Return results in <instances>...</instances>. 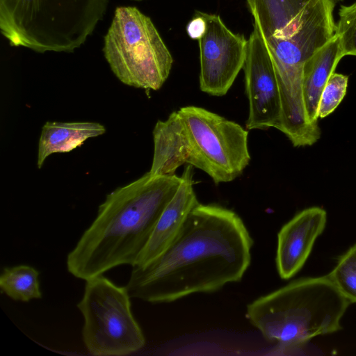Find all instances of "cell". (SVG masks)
<instances>
[{
  "instance_id": "cell-1",
  "label": "cell",
  "mask_w": 356,
  "mask_h": 356,
  "mask_svg": "<svg viewBox=\"0 0 356 356\" xmlns=\"http://www.w3.org/2000/svg\"><path fill=\"white\" fill-rule=\"evenodd\" d=\"M253 243L237 213L199 202L170 247L145 266H134L125 286L131 298L151 303L215 292L242 280Z\"/></svg>"
},
{
  "instance_id": "cell-2",
  "label": "cell",
  "mask_w": 356,
  "mask_h": 356,
  "mask_svg": "<svg viewBox=\"0 0 356 356\" xmlns=\"http://www.w3.org/2000/svg\"><path fill=\"white\" fill-rule=\"evenodd\" d=\"M273 61L280 89V131L292 143L312 138L302 92L307 60L334 35L333 0H246Z\"/></svg>"
},
{
  "instance_id": "cell-3",
  "label": "cell",
  "mask_w": 356,
  "mask_h": 356,
  "mask_svg": "<svg viewBox=\"0 0 356 356\" xmlns=\"http://www.w3.org/2000/svg\"><path fill=\"white\" fill-rule=\"evenodd\" d=\"M181 177L149 172L107 195L67 257V268L87 280L120 265H136Z\"/></svg>"
},
{
  "instance_id": "cell-4",
  "label": "cell",
  "mask_w": 356,
  "mask_h": 356,
  "mask_svg": "<svg viewBox=\"0 0 356 356\" xmlns=\"http://www.w3.org/2000/svg\"><path fill=\"white\" fill-rule=\"evenodd\" d=\"M350 302L328 274L302 277L248 304L246 317L266 341L283 349L341 328Z\"/></svg>"
},
{
  "instance_id": "cell-5",
  "label": "cell",
  "mask_w": 356,
  "mask_h": 356,
  "mask_svg": "<svg viewBox=\"0 0 356 356\" xmlns=\"http://www.w3.org/2000/svg\"><path fill=\"white\" fill-rule=\"evenodd\" d=\"M109 0H0V29L12 47L71 53L91 35Z\"/></svg>"
},
{
  "instance_id": "cell-6",
  "label": "cell",
  "mask_w": 356,
  "mask_h": 356,
  "mask_svg": "<svg viewBox=\"0 0 356 356\" xmlns=\"http://www.w3.org/2000/svg\"><path fill=\"white\" fill-rule=\"evenodd\" d=\"M103 52L112 72L125 85L157 90L167 80L172 56L151 19L134 6L115 9Z\"/></svg>"
},
{
  "instance_id": "cell-7",
  "label": "cell",
  "mask_w": 356,
  "mask_h": 356,
  "mask_svg": "<svg viewBox=\"0 0 356 356\" xmlns=\"http://www.w3.org/2000/svg\"><path fill=\"white\" fill-rule=\"evenodd\" d=\"M126 286L103 275L86 280L77 307L83 315V341L96 356H122L138 351L145 339L131 309Z\"/></svg>"
},
{
  "instance_id": "cell-8",
  "label": "cell",
  "mask_w": 356,
  "mask_h": 356,
  "mask_svg": "<svg viewBox=\"0 0 356 356\" xmlns=\"http://www.w3.org/2000/svg\"><path fill=\"white\" fill-rule=\"evenodd\" d=\"M186 127L191 153L188 164L207 173L215 184L239 177L248 165V131L238 123L204 108L178 110Z\"/></svg>"
},
{
  "instance_id": "cell-9",
  "label": "cell",
  "mask_w": 356,
  "mask_h": 356,
  "mask_svg": "<svg viewBox=\"0 0 356 356\" xmlns=\"http://www.w3.org/2000/svg\"><path fill=\"white\" fill-rule=\"evenodd\" d=\"M206 21V31L198 40L200 90L212 96L227 93L243 67L248 40L229 30L220 16L196 12Z\"/></svg>"
},
{
  "instance_id": "cell-10",
  "label": "cell",
  "mask_w": 356,
  "mask_h": 356,
  "mask_svg": "<svg viewBox=\"0 0 356 356\" xmlns=\"http://www.w3.org/2000/svg\"><path fill=\"white\" fill-rule=\"evenodd\" d=\"M249 114L245 125L248 130L280 129L282 103L277 79L268 49L254 27L248 40L243 65Z\"/></svg>"
},
{
  "instance_id": "cell-11",
  "label": "cell",
  "mask_w": 356,
  "mask_h": 356,
  "mask_svg": "<svg viewBox=\"0 0 356 356\" xmlns=\"http://www.w3.org/2000/svg\"><path fill=\"white\" fill-rule=\"evenodd\" d=\"M326 211L311 207L296 213L277 234L276 266L282 280L293 277L304 266L327 224Z\"/></svg>"
},
{
  "instance_id": "cell-12",
  "label": "cell",
  "mask_w": 356,
  "mask_h": 356,
  "mask_svg": "<svg viewBox=\"0 0 356 356\" xmlns=\"http://www.w3.org/2000/svg\"><path fill=\"white\" fill-rule=\"evenodd\" d=\"M193 168L189 164L184 168L177 193L162 212L134 266H145L163 254L179 233L191 211L199 203L193 188Z\"/></svg>"
},
{
  "instance_id": "cell-13",
  "label": "cell",
  "mask_w": 356,
  "mask_h": 356,
  "mask_svg": "<svg viewBox=\"0 0 356 356\" xmlns=\"http://www.w3.org/2000/svg\"><path fill=\"white\" fill-rule=\"evenodd\" d=\"M154 154L150 170L154 175H175L189 161L191 148L188 133L178 111L164 120H158L153 129Z\"/></svg>"
},
{
  "instance_id": "cell-14",
  "label": "cell",
  "mask_w": 356,
  "mask_h": 356,
  "mask_svg": "<svg viewBox=\"0 0 356 356\" xmlns=\"http://www.w3.org/2000/svg\"><path fill=\"white\" fill-rule=\"evenodd\" d=\"M343 57L338 37L334 33L305 65L303 101L307 120L314 127H319L318 107L321 92Z\"/></svg>"
},
{
  "instance_id": "cell-15",
  "label": "cell",
  "mask_w": 356,
  "mask_h": 356,
  "mask_svg": "<svg viewBox=\"0 0 356 356\" xmlns=\"http://www.w3.org/2000/svg\"><path fill=\"white\" fill-rule=\"evenodd\" d=\"M106 128L97 122H47L40 134L37 165L40 169L54 153L69 152L81 146L88 138L104 134Z\"/></svg>"
},
{
  "instance_id": "cell-16",
  "label": "cell",
  "mask_w": 356,
  "mask_h": 356,
  "mask_svg": "<svg viewBox=\"0 0 356 356\" xmlns=\"http://www.w3.org/2000/svg\"><path fill=\"white\" fill-rule=\"evenodd\" d=\"M0 287L14 300L29 302L42 298L39 272L31 266L4 268L0 276Z\"/></svg>"
},
{
  "instance_id": "cell-17",
  "label": "cell",
  "mask_w": 356,
  "mask_h": 356,
  "mask_svg": "<svg viewBox=\"0 0 356 356\" xmlns=\"http://www.w3.org/2000/svg\"><path fill=\"white\" fill-rule=\"evenodd\" d=\"M329 276L350 302H356V243L350 247L337 261Z\"/></svg>"
},
{
  "instance_id": "cell-18",
  "label": "cell",
  "mask_w": 356,
  "mask_h": 356,
  "mask_svg": "<svg viewBox=\"0 0 356 356\" xmlns=\"http://www.w3.org/2000/svg\"><path fill=\"white\" fill-rule=\"evenodd\" d=\"M339 19L335 26V34L343 56H356V3L341 6L339 10Z\"/></svg>"
},
{
  "instance_id": "cell-19",
  "label": "cell",
  "mask_w": 356,
  "mask_h": 356,
  "mask_svg": "<svg viewBox=\"0 0 356 356\" xmlns=\"http://www.w3.org/2000/svg\"><path fill=\"white\" fill-rule=\"evenodd\" d=\"M348 76L334 72L327 81L321 95L318 117L330 115L340 104L346 94Z\"/></svg>"
},
{
  "instance_id": "cell-20",
  "label": "cell",
  "mask_w": 356,
  "mask_h": 356,
  "mask_svg": "<svg viewBox=\"0 0 356 356\" xmlns=\"http://www.w3.org/2000/svg\"><path fill=\"white\" fill-rule=\"evenodd\" d=\"M187 24L186 31L189 37L193 40H199L206 31V21L197 13Z\"/></svg>"
},
{
  "instance_id": "cell-21",
  "label": "cell",
  "mask_w": 356,
  "mask_h": 356,
  "mask_svg": "<svg viewBox=\"0 0 356 356\" xmlns=\"http://www.w3.org/2000/svg\"><path fill=\"white\" fill-rule=\"evenodd\" d=\"M134 1H143V0H134Z\"/></svg>"
}]
</instances>
